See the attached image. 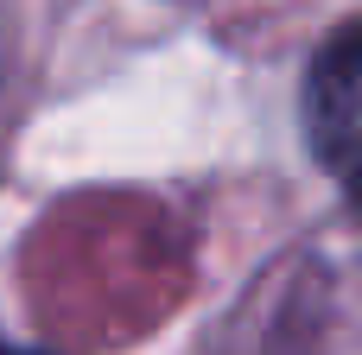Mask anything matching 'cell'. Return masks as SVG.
I'll return each instance as SVG.
<instances>
[{"mask_svg":"<svg viewBox=\"0 0 362 355\" xmlns=\"http://www.w3.org/2000/svg\"><path fill=\"white\" fill-rule=\"evenodd\" d=\"M305 140L325 178L362 203V19L337 25L305 70Z\"/></svg>","mask_w":362,"mask_h":355,"instance_id":"1","label":"cell"},{"mask_svg":"<svg viewBox=\"0 0 362 355\" xmlns=\"http://www.w3.org/2000/svg\"><path fill=\"white\" fill-rule=\"evenodd\" d=\"M0 355H45V349H25V343H6L0 337Z\"/></svg>","mask_w":362,"mask_h":355,"instance_id":"2","label":"cell"}]
</instances>
